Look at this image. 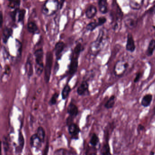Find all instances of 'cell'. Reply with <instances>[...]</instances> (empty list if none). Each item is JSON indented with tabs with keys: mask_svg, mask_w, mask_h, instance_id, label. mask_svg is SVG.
Here are the masks:
<instances>
[{
	"mask_svg": "<svg viewBox=\"0 0 155 155\" xmlns=\"http://www.w3.org/2000/svg\"><path fill=\"white\" fill-rule=\"evenodd\" d=\"M110 16L113 29L114 31H116L120 27L123 17V11L116 0H113L112 3Z\"/></svg>",
	"mask_w": 155,
	"mask_h": 155,
	"instance_id": "6da1fadb",
	"label": "cell"
},
{
	"mask_svg": "<svg viewBox=\"0 0 155 155\" xmlns=\"http://www.w3.org/2000/svg\"><path fill=\"white\" fill-rule=\"evenodd\" d=\"M60 7L58 0H47L42 9V13L46 16H51L56 13Z\"/></svg>",
	"mask_w": 155,
	"mask_h": 155,
	"instance_id": "7a4b0ae2",
	"label": "cell"
},
{
	"mask_svg": "<svg viewBox=\"0 0 155 155\" xmlns=\"http://www.w3.org/2000/svg\"><path fill=\"white\" fill-rule=\"evenodd\" d=\"M35 57L36 73L38 76L41 75L43 72L44 69V51L43 49H39L36 50L34 52Z\"/></svg>",
	"mask_w": 155,
	"mask_h": 155,
	"instance_id": "3957f363",
	"label": "cell"
},
{
	"mask_svg": "<svg viewBox=\"0 0 155 155\" xmlns=\"http://www.w3.org/2000/svg\"><path fill=\"white\" fill-rule=\"evenodd\" d=\"M53 60L52 53L51 51L47 52L46 54V65L44 68V80L47 83H48L50 81Z\"/></svg>",
	"mask_w": 155,
	"mask_h": 155,
	"instance_id": "277c9868",
	"label": "cell"
},
{
	"mask_svg": "<svg viewBox=\"0 0 155 155\" xmlns=\"http://www.w3.org/2000/svg\"><path fill=\"white\" fill-rule=\"evenodd\" d=\"M124 23L126 28L133 29L135 28L138 24L137 15L133 14H128L124 18Z\"/></svg>",
	"mask_w": 155,
	"mask_h": 155,
	"instance_id": "5b68a950",
	"label": "cell"
},
{
	"mask_svg": "<svg viewBox=\"0 0 155 155\" xmlns=\"http://www.w3.org/2000/svg\"><path fill=\"white\" fill-rule=\"evenodd\" d=\"M78 57L79 56L73 54L69 67V73L70 75H74L78 70Z\"/></svg>",
	"mask_w": 155,
	"mask_h": 155,
	"instance_id": "8992f818",
	"label": "cell"
},
{
	"mask_svg": "<svg viewBox=\"0 0 155 155\" xmlns=\"http://www.w3.org/2000/svg\"><path fill=\"white\" fill-rule=\"evenodd\" d=\"M136 49L133 36L131 33H128L127 36L126 49L127 51L133 53Z\"/></svg>",
	"mask_w": 155,
	"mask_h": 155,
	"instance_id": "52a82bcc",
	"label": "cell"
},
{
	"mask_svg": "<svg viewBox=\"0 0 155 155\" xmlns=\"http://www.w3.org/2000/svg\"><path fill=\"white\" fill-rule=\"evenodd\" d=\"M80 131L81 130L78 126L75 123H71L68 126L69 133L71 135L72 138L78 139Z\"/></svg>",
	"mask_w": 155,
	"mask_h": 155,
	"instance_id": "ba28073f",
	"label": "cell"
},
{
	"mask_svg": "<svg viewBox=\"0 0 155 155\" xmlns=\"http://www.w3.org/2000/svg\"><path fill=\"white\" fill-rule=\"evenodd\" d=\"M77 92L80 96L85 95L89 94V84L87 81L82 82L80 86L78 87Z\"/></svg>",
	"mask_w": 155,
	"mask_h": 155,
	"instance_id": "9c48e42d",
	"label": "cell"
},
{
	"mask_svg": "<svg viewBox=\"0 0 155 155\" xmlns=\"http://www.w3.org/2000/svg\"><path fill=\"white\" fill-rule=\"evenodd\" d=\"M41 142L38 137H37L36 133L32 135L30 138V144L33 148L38 149L41 147Z\"/></svg>",
	"mask_w": 155,
	"mask_h": 155,
	"instance_id": "30bf717a",
	"label": "cell"
},
{
	"mask_svg": "<svg viewBox=\"0 0 155 155\" xmlns=\"http://www.w3.org/2000/svg\"><path fill=\"white\" fill-rule=\"evenodd\" d=\"M13 31L12 28L8 27H5L4 28L2 35V39L4 43L6 44L9 38L13 35Z\"/></svg>",
	"mask_w": 155,
	"mask_h": 155,
	"instance_id": "8fae6325",
	"label": "cell"
},
{
	"mask_svg": "<svg viewBox=\"0 0 155 155\" xmlns=\"http://www.w3.org/2000/svg\"><path fill=\"white\" fill-rule=\"evenodd\" d=\"M97 13V10L96 7L93 5H91L86 10L85 13L86 17L89 19H91L95 17Z\"/></svg>",
	"mask_w": 155,
	"mask_h": 155,
	"instance_id": "7c38bea8",
	"label": "cell"
},
{
	"mask_svg": "<svg viewBox=\"0 0 155 155\" xmlns=\"http://www.w3.org/2000/svg\"><path fill=\"white\" fill-rule=\"evenodd\" d=\"M31 55H30V56L28 57L25 65L26 72L29 78L31 77L33 74V65L31 60Z\"/></svg>",
	"mask_w": 155,
	"mask_h": 155,
	"instance_id": "4fadbf2b",
	"label": "cell"
},
{
	"mask_svg": "<svg viewBox=\"0 0 155 155\" xmlns=\"http://www.w3.org/2000/svg\"><path fill=\"white\" fill-rule=\"evenodd\" d=\"M98 6L100 12L105 14L108 12V0H98Z\"/></svg>",
	"mask_w": 155,
	"mask_h": 155,
	"instance_id": "5bb4252c",
	"label": "cell"
},
{
	"mask_svg": "<svg viewBox=\"0 0 155 155\" xmlns=\"http://www.w3.org/2000/svg\"><path fill=\"white\" fill-rule=\"evenodd\" d=\"M153 96L152 94H147L143 97L141 100V105L144 108L149 107L152 102Z\"/></svg>",
	"mask_w": 155,
	"mask_h": 155,
	"instance_id": "9a60e30c",
	"label": "cell"
},
{
	"mask_svg": "<svg viewBox=\"0 0 155 155\" xmlns=\"http://www.w3.org/2000/svg\"><path fill=\"white\" fill-rule=\"evenodd\" d=\"M144 0H129L131 8L134 10H139L143 5Z\"/></svg>",
	"mask_w": 155,
	"mask_h": 155,
	"instance_id": "2e32d148",
	"label": "cell"
},
{
	"mask_svg": "<svg viewBox=\"0 0 155 155\" xmlns=\"http://www.w3.org/2000/svg\"><path fill=\"white\" fill-rule=\"evenodd\" d=\"M67 113L70 116L75 118L78 114V108L74 104L71 102L67 108Z\"/></svg>",
	"mask_w": 155,
	"mask_h": 155,
	"instance_id": "e0dca14e",
	"label": "cell"
},
{
	"mask_svg": "<svg viewBox=\"0 0 155 155\" xmlns=\"http://www.w3.org/2000/svg\"><path fill=\"white\" fill-rule=\"evenodd\" d=\"M65 47V44L62 41H59L56 44L54 48V51H55V56L57 59H59V57L61 56H60L64 50Z\"/></svg>",
	"mask_w": 155,
	"mask_h": 155,
	"instance_id": "ac0fdd59",
	"label": "cell"
},
{
	"mask_svg": "<svg viewBox=\"0 0 155 155\" xmlns=\"http://www.w3.org/2000/svg\"><path fill=\"white\" fill-rule=\"evenodd\" d=\"M27 28L28 31L31 34H38L40 33L39 29L34 22H28Z\"/></svg>",
	"mask_w": 155,
	"mask_h": 155,
	"instance_id": "d6986e66",
	"label": "cell"
},
{
	"mask_svg": "<svg viewBox=\"0 0 155 155\" xmlns=\"http://www.w3.org/2000/svg\"><path fill=\"white\" fill-rule=\"evenodd\" d=\"M25 144L24 136L22 132L20 131L18 135V146L16 148V152L21 153L23 150Z\"/></svg>",
	"mask_w": 155,
	"mask_h": 155,
	"instance_id": "ffe728a7",
	"label": "cell"
},
{
	"mask_svg": "<svg viewBox=\"0 0 155 155\" xmlns=\"http://www.w3.org/2000/svg\"><path fill=\"white\" fill-rule=\"evenodd\" d=\"M155 50V40H151L149 42L148 47L146 50V53L147 56L151 57L152 56L154 53V50Z\"/></svg>",
	"mask_w": 155,
	"mask_h": 155,
	"instance_id": "44dd1931",
	"label": "cell"
},
{
	"mask_svg": "<svg viewBox=\"0 0 155 155\" xmlns=\"http://www.w3.org/2000/svg\"><path fill=\"white\" fill-rule=\"evenodd\" d=\"M116 96L112 95L110 97L107 102L105 104L104 107L108 109H111L114 107L116 102Z\"/></svg>",
	"mask_w": 155,
	"mask_h": 155,
	"instance_id": "7402d4cb",
	"label": "cell"
},
{
	"mask_svg": "<svg viewBox=\"0 0 155 155\" xmlns=\"http://www.w3.org/2000/svg\"><path fill=\"white\" fill-rule=\"evenodd\" d=\"M36 134L37 137H38L40 139L41 142L43 143L44 142L46 133H45L44 129L42 127H39L37 128Z\"/></svg>",
	"mask_w": 155,
	"mask_h": 155,
	"instance_id": "603a6c76",
	"label": "cell"
},
{
	"mask_svg": "<svg viewBox=\"0 0 155 155\" xmlns=\"http://www.w3.org/2000/svg\"><path fill=\"white\" fill-rule=\"evenodd\" d=\"M71 91V88L68 84H66L64 88L62 90L61 92V97L63 100H65L67 99V97L69 95L70 92Z\"/></svg>",
	"mask_w": 155,
	"mask_h": 155,
	"instance_id": "cb8c5ba5",
	"label": "cell"
},
{
	"mask_svg": "<svg viewBox=\"0 0 155 155\" xmlns=\"http://www.w3.org/2000/svg\"><path fill=\"white\" fill-rule=\"evenodd\" d=\"M101 153L102 155H112L111 154L110 147L108 142L103 146L101 150Z\"/></svg>",
	"mask_w": 155,
	"mask_h": 155,
	"instance_id": "d4e9b609",
	"label": "cell"
},
{
	"mask_svg": "<svg viewBox=\"0 0 155 155\" xmlns=\"http://www.w3.org/2000/svg\"><path fill=\"white\" fill-rule=\"evenodd\" d=\"M99 26H100L99 23L98 21H95V22H90L89 24H87L86 29L87 31H94Z\"/></svg>",
	"mask_w": 155,
	"mask_h": 155,
	"instance_id": "484cf974",
	"label": "cell"
},
{
	"mask_svg": "<svg viewBox=\"0 0 155 155\" xmlns=\"http://www.w3.org/2000/svg\"><path fill=\"white\" fill-rule=\"evenodd\" d=\"M9 1V6L12 9L19 8L21 4L20 0H8Z\"/></svg>",
	"mask_w": 155,
	"mask_h": 155,
	"instance_id": "4316f807",
	"label": "cell"
},
{
	"mask_svg": "<svg viewBox=\"0 0 155 155\" xmlns=\"http://www.w3.org/2000/svg\"><path fill=\"white\" fill-rule=\"evenodd\" d=\"M99 138H98V136L96 133H93L90 139V144L93 147H96L99 142Z\"/></svg>",
	"mask_w": 155,
	"mask_h": 155,
	"instance_id": "83f0119b",
	"label": "cell"
},
{
	"mask_svg": "<svg viewBox=\"0 0 155 155\" xmlns=\"http://www.w3.org/2000/svg\"><path fill=\"white\" fill-rule=\"evenodd\" d=\"M26 13V10L19 9L18 12L17 21L18 22H22L25 18V15Z\"/></svg>",
	"mask_w": 155,
	"mask_h": 155,
	"instance_id": "f1b7e54d",
	"label": "cell"
},
{
	"mask_svg": "<svg viewBox=\"0 0 155 155\" xmlns=\"http://www.w3.org/2000/svg\"><path fill=\"white\" fill-rule=\"evenodd\" d=\"M59 97V94L58 92H55L53 95L52 96V98L50 99V101L49 102V104L50 106H53L57 104V99Z\"/></svg>",
	"mask_w": 155,
	"mask_h": 155,
	"instance_id": "f546056e",
	"label": "cell"
},
{
	"mask_svg": "<svg viewBox=\"0 0 155 155\" xmlns=\"http://www.w3.org/2000/svg\"><path fill=\"white\" fill-rule=\"evenodd\" d=\"M83 49L84 48L82 46V44L80 43H78L74 49L73 54L78 56H79L81 52L82 51Z\"/></svg>",
	"mask_w": 155,
	"mask_h": 155,
	"instance_id": "4dcf8cb0",
	"label": "cell"
},
{
	"mask_svg": "<svg viewBox=\"0 0 155 155\" xmlns=\"http://www.w3.org/2000/svg\"><path fill=\"white\" fill-rule=\"evenodd\" d=\"M16 45L17 47V56H21L22 55V45L20 41H19L17 40H16Z\"/></svg>",
	"mask_w": 155,
	"mask_h": 155,
	"instance_id": "1f68e13d",
	"label": "cell"
},
{
	"mask_svg": "<svg viewBox=\"0 0 155 155\" xmlns=\"http://www.w3.org/2000/svg\"><path fill=\"white\" fill-rule=\"evenodd\" d=\"M2 142H3V147H4L5 152H6L8 151L9 148V144L8 140L6 137H3Z\"/></svg>",
	"mask_w": 155,
	"mask_h": 155,
	"instance_id": "d6a6232c",
	"label": "cell"
},
{
	"mask_svg": "<svg viewBox=\"0 0 155 155\" xmlns=\"http://www.w3.org/2000/svg\"><path fill=\"white\" fill-rule=\"evenodd\" d=\"M19 10V8L15 9L13 11H11L10 13V17L14 22H16V17H17V15L18 14V12Z\"/></svg>",
	"mask_w": 155,
	"mask_h": 155,
	"instance_id": "836d02e7",
	"label": "cell"
},
{
	"mask_svg": "<svg viewBox=\"0 0 155 155\" xmlns=\"http://www.w3.org/2000/svg\"><path fill=\"white\" fill-rule=\"evenodd\" d=\"M97 21L99 23L100 25L101 26H103L104 25L105 23L107 22V19L105 17H101L98 18Z\"/></svg>",
	"mask_w": 155,
	"mask_h": 155,
	"instance_id": "e575fe53",
	"label": "cell"
},
{
	"mask_svg": "<svg viewBox=\"0 0 155 155\" xmlns=\"http://www.w3.org/2000/svg\"><path fill=\"white\" fill-rule=\"evenodd\" d=\"M53 155H65V150L63 148L56 150Z\"/></svg>",
	"mask_w": 155,
	"mask_h": 155,
	"instance_id": "d590c367",
	"label": "cell"
},
{
	"mask_svg": "<svg viewBox=\"0 0 155 155\" xmlns=\"http://www.w3.org/2000/svg\"><path fill=\"white\" fill-rule=\"evenodd\" d=\"M142 76V73L140 72H138V73L136 74L135 78L134 79V83H137L140 80V79H141Z\"/></svg>",
	"mask_w": 155,
	"mask_h": 155,
	"instance_id": "8d00e7d4",
	"label": "cell"
},
{
	"mask_svg": "<svg viewBox=\"0 0 155 155\" xmlns=\"http://www.w3.org/2000/svg\"><path fill=\"white\" fill-rule=\"evenodd\" d=\"M147 13L148 14L155 15V4L147 10Z\"/></svg>",
	"mask_w": 155,
	"mask_h": 155,
	"instance_id": "74e56055",
	"label": "cell"
},
{
	"mask_svg": "<svg viewBox=\"0 0 155 155\" xmlns=\"http://www.w3.org/2000/svg\"><path fill=\"white\" fill-rule=\"evenodd\" d=\"M145 127L144 126L141 124H140L138 125V128H137V131L138 133H139L140 131H142L144 130L145 129Z\"/></svg>",
	"mask_w": 155,
	"mask_h": 155,
	"instance_id": "f35d334b",
	"label": "cell"
},
{
	"mask_svg": "<svg viewBox=\"0 0 155 155\" xmlns=\"http://www.w3.org/2000/svg\"><path fill=\"white\" fill-rule=\"evenodd\" d=\"M49 150V145L48 143L47 142V145H46L45 148L43 152V155H47L48 152Z\"/></svg>",
	"mask_w": 155,
	"mask_h": 155,
	"instance_id": "ab89813d",
	"label": "cell"
},
{
	"mask_svg": "<svg viewBox=\"0 0 155 155\" xmlns=\"http://www.w3.org/2000/svg\"><path fill=\"white\" fill-rule=\"evenodd\" d=\"M66 0H60L59 1V4H60V9H61L63 7L64 2Z\"/></svg>",
	"mask_w": 155,
	"mask_h": 155,
	"instance_id": "60d3db41",
	"label": "cell"
},
{
	"mask_svg": "<svg viewBox=\"0 0 155 155\" xmlns=\"http://www.w3.org/2000/svg\"><path fill=\"white\" fill-rule=\"evenodd\" d=\"M3 14H2V11L1 12V27H2V24H3Z\"/></svg>",
	"mask_w": 155,
	"mask_h": 155,
	"instance_id": "b9f144b4",
	"label": "cell"
},
{
	"mask_svg": "<svg viewBox=\"0 0 155 155\" xmlns=\"http://www.w3.org/2000/svg\"><path fill=\"white\" fill-rule=\"evenodd\" d=\"M154 152H151V153H150V155H154Z\"/></svg>",
	"mask_w": 155,
	"mask_h": 155,
	"instance_id": "7bdbcfd3",
	"label": "cell"
},
{
	"mask_svg": "<svg viewBox=\"0 0 155 155\" xmlns=\"http://www.w3.org/2000/svg\"><path fill=\"white\" fill-rule=\"evenodd\" d=\"M90 155H97V154L96 153H92L91 154H90Z\"/></svg>",
	"mask_w": 155,
	"mask_h": 155,
	"instance_id": "ee69618b",
	"label": "cell"
}]
</instances>
